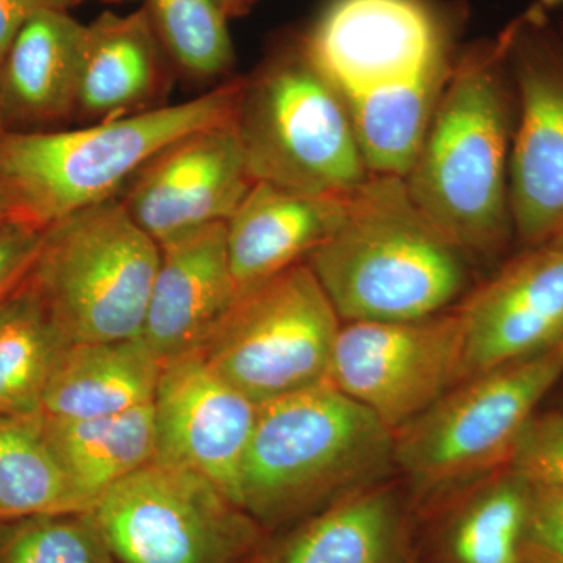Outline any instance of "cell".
I'll use <instances>...</instances> for the list:
<instances>
[{"label": "cell", "mask_w": 563, "mask_h": 563, "mask_svg": "<svg viewBox=\"0 0 563 563\" xmlns=\"http://www.w3.org/2000/svg\"><path fill=\"white\" fill-rule=\"evenodd\" d=\"M462 7L329 0L299 38L340 96L372 174L406 177L461 49Z\"/></svg>", "instance_id": "6da1fadb"}, {"label": "cell", "mask_w": 563, "mask_h": 563, "mask_svg": "<svg viewBox=\"0 0 563 563\" xmlns=\"http://www.w3.org/2000/svg\"><path fill=\"white\" fill-rule=\"evenodd\" d=\"M509 44L507 25L461 51L404 177L415 206L472 261L498 254L514 232Z\"/></svg>", "instance_id": "7a4b0ae2"}, {"label": "cell", "mask_w": 563, "mask_h": 563, "mask_svg": "<svg viewBox=\"0 0 563 563\" xmlns=\"http://www.w3.org/2000/svg\"><path fill=\"white\" fill-rule=\"evenodd\" d=\"M472 258L426 218L406 179L369 174L339 228L306 258L342 322L444 312L468 295Z\"/></svg>", "instance_id": "3957f363"}, {"label": "cell", "mask_w": 563, "mask_h": 563, "mask_svg": "<svg viewBox=\"0 0 563 563\" xmlns=\"http://www.w3.org/2000/svg\"><path fill=\"white\" fill-rule=\"evenodd\" d=\"M395 432L332 384L258 406L240 506L262 528L374 485L395 468Z\"/></svg>", "instance_id": "277c9868"}, {"label": "cell", "mask_w": 563, "mask_h": 563, "mask_svg": "<svg viewBox=\"0 0 563 563\" xmlns=\"http://www.w3.org/2000/svg\"><path fill=\"white\" fill-rule=\"evenodd\" d=\"M244 77L191 101L77 129L0 133V184L21 220L41 229L118 198L124 185L188 133L235 120Z\"/></svg>", "instance_id": "5b68a950"}, {"label": "cell", "mask_w": 563, "mask_h": 563, "mask_svg": "<svg viewBox=\"0 0 563 563\" xmlns=\"http://www.w3.org/2000/svg\"><path fill=\"white\" fill-rule=\"evenodd\" d=\"M236 128L255 181L346 195L372 174L346 107L299 36L244 77Z\"/></svg>", "instance_id": "8992f818"}, {"label": "cell", "mask_w": 563, "mask_h": 563, "mask_svg": "<svg viewBox=\"0 0 563 563\" xmlns=\"http://www.w3.org/2000/svg\"><path fill=\"white\" fill-rule=\"evenodd\" d=\"M161 247L120 199L44 229L29 282L73 343L139 339Z\"/></svg>", "instance_id": "52a82bcc"}, {"label": "cell", "mask_w": 563, "mask_h": 563, "mask_svg": "<svg viewBox=\"0 0 563 563\" xmlns=\"http://www.w3.org/2000/svg\"><path fill=\"white\" fill-rule=\"evenodd\" d=\"M563 376V342L466 377L395 431V463L421 490L474 483L509 465L537 407Z\"/></svg>", "instance_id": "ba28073f"}, {"label": "cell", "mask_w": 563, "mask_h": 563, "mask_svg": "<svg viewBox=\"0 0 563 563\" xmlns=\"http://www.w3.org/2000/svg\"><path fill=\"white\" fill-rule=\"evenodd\" d=\"M342 324L302 262L240 291L201 352L222 379L261 406L329 383Z\"/></svg>", "instance_id": "9c48e42d"}, {"label": "cell", "mask_w": 563, "mask_h": 563, "mask_svg": "<svg viewBox=\"0 0 563 563\" xmlns=\"http://www.w3.org/2000/svg\"><path fill=\"white\" fill-rule=\"evenodd\" d=\"M118 563H251L263 528L201 474L152 461L95 509Z\"/></svg>", "instance_id": "30bf717a"}, {"label": "cell", "mask_w": 563, "mask_h": 563, "mask_svg": "<svg viewBox=\"0 0 563 563\" xmlns=\"http://www.w3.org/2000/svg\"><path fill=\"white\" fill-rule=\"evenodd\" d=\"M466 377L465 322L457 303L417 320L343 322L329 384L395 432Z\"/></svg>", "instance_id": "8fae6325"}, {"label": "cell", "mask_w": 563, "mask_h": 563, "mask_svg": "<svg viewBox=\"0 0 563 563\" xmlns=\"http://www.w3.org/2000/svg\"><path fill=\"white\" fill-rule=\"evenodd\" d=\"M518 120L509 163L512 229L526 246L563 235V52L532 7L510 22Z\"/></svg>", "instance_id": "7c38bea8"}, {"label": "cell", "mask_w": 563, "mask_h": 563, "mask_svg": "<svg viewBox=\"0 0 563 563\" xmlns=\"http://www.w3.org/2000/svg\"><path fill=\"white\" fill-rule=\"evenodd\" d=\"M254 184L235 118L174 141L118 199L141 231L162 244L228 221Z\"/></svg>", "instance_id": "4fadbf2b"}, {"label": "cell", "mask_w": 563, "mask_h": 563, "mask_svg": "<svg viewBox=\"0 0 563 563\" xmlns=\"http://www.w3.org/2000/svg\"><path fill=\"white\" fill-rule=\"evenodd\" d=\"M152 404L154 461L201 474L240 506L258 404L222 379L201 351L162 366Z\"/></svg>", "instance_id": "5bb4252c"}, {"label": "cell", "mask_w": 563, "mask_h": 563, "mask_svg": "<svg viewBox=\"0 0 563 563\" xmlns=\"http://www.w3.org/2000/svg\"><path fill=\"white\" fill-rule=\"evenodd\" d=\"M468 377L563 342V235L507 263L459 302Z\"/></svg>", "instance_id": "9a60e30c"}, {"label": "cell", "mask_w": 563, "mask_h": 563, "mask_svg": "<svg viewBox=\"0 0 563 563\" xmlns=\"http://www.w3.org/2000/svg\"><path fill=\"white\" fill-rule=\"evenodd\" d=\"M161 261L141 339L157 361L202 351L239 296L229 262L225 222L158 244Z\"/></svg>", "instance_id": "2e32d148"}, {"label": "cell", "mask_w": 563, "mask_h": 563, "mask_svg": "<svg viewBox=\"0 0 563 563\" xmlns=\"http://www.w3.org/2000/svg\"><path fill=\"white\" fill-rule=\"evenodd\" d=\"M350 192L309 195L255 181L225 221L229 262L239 292L306 262L339 228Z\"/></svg>", "instance_id": "e0dca14e"}, {"label": "cell", "mask_w": 563, "mask_h": 563, "mask_svg": "<svg viewBox=\"0 0 563 563\" xmlns=\"http://www.w3.org/2000/svg\"><path fill=\"white\" fill-rule=\"evenodd\" d=\"M168 62L144 7L106 11L85 27L76 118L96 124L166 106Z\"/></svg>", "instance_id": "ac0fdd59"}, {"label": "cell", "mask_w": 563, "mask_h": 563, "mask_svg": "<svg viewBox=\"0 0 563 563\" xmlns=\"http://www.w3.org/2000/svg\"><path fill=\"white\" fill-rule=\"evenodd\" d=\"M85 27L68 10L32 18L0 66V113L5 131H54L77 117Z\"/></svg>", "instance_id": "d6986e66"}, {"label": "cell", "mask_w": 563, "mask_h": 563, "mask_svg": "<svg viewBox=\"0 0 563 563\" xmlns=\"http://www.w3.org/2000/svg\"><path fill=\"white\" fill-rule=\"evenodd\" d=\"M162 363L143 339L73 343L44 393L41 413L62 420L109 417L154 402Z\"/></svg>", "instance_id": "ffe728a7"}, {"label": "cell", "mask_w": 563, "mask_h": 563, "mask_svg": "<svg viewBox=\"0 0 563 563\" xmlns=\"http://www.w3.org/2000/svg\"><path fill=\"white\" fill-rule=\"evenodd\" d=\"M44 432L87 509L155 457L154 404L109 417L62 420L43 415Z\"/></svg>", "instance_id": "44dd1931"}, {"label": "cell", "mask_w": 563, "mask_h": 563, "mask_svg": "<svg viewBox=\"0 0 563 563\" xmlns=\"http://www.w3.org/2000/svg\"><path fill=\"white\" fill-rule=\"evenodd\" d=\"M398 542V503L379 484L322 509L265 563H395Z\"/></svg>", "instance_id": "7402d4cb"}, {"label": "cell", "mask_w": 563, "mask_h": 563, "mask_svg": "<svg viewBox=\"0 0 563 563\" xmlns=\"http://www.w3.org/2000/svg\"><path fill=\"white\" fill-rule=\"evenodd\" d=\"M70 344L27 277L0 303V417L41 413L47 384Z\"/></svg>", "instance_id": "603a6c76"}, {"label": "cell", "mask_w": 563, "mask_h": 563, "mask_svg": "<svg viewBox=\"0 0 563 563\" xmlns=\"http://www.w3.org/2000/svg\"><path fill=\"white\" fill-rule=\"evenodd\" d=\"M472 484L448 533L451 562L525 563L529 481L506 465Z\"/></svg>", "instance_id": "cb8c5ba5"}, {"label": "cell", "mask_w": 563, "mask_h": 563, "mask_svg": "<svg viewBox=\"0 0 563 563\" xmlns=\"http://www.w3.org/2000/svg\"><path fill=\"white\" fill-rule=\"evenodd\" d=\"M90 510L63 472L44 432L43 413L0 417V520Z\"/></svg>", "instance_id": "d4e9b609"}, {"label": "cell", "mask_w": 563, "mask_h": 563, "mask_svg": "<svg viewBox=\"0 0 563 563\" xmlns=\"http://www.w3.org/2000/svg\"><path fill=\"white\" fill-rule=\"evenodd\" d=\"M143 7L169 60L185 74L209 80L232 69L235 51L217 0H146Z\"/></svg>", "instance_id": "484cf974"}, {"label": "cell", "mask_w": 563, "mask_h": 563, "mask_svg": "<svg viewBox=\"0 0 563 563\" xmlns=\"http://www.w3.org/2000/svg\"><path fill=\"white\" fill-rule=\"evenodd\" d=\"M0 563H118L92 510L0 520Z\"/></svg>", "instance_id": "4316f807"}, {"label": "cell", "mask_w": 563, "mask_h": 563, "mask_svg": "<svg viewBox=\"0 0 563 563\" xmlns=\"http://www.w3.org/2000/svg\"><path fill=\"white\" fill-rule=\"evenodd\" d=\"M509 465L531 483L563 492V413L533 415Z\"/></svg>", "instance_id": "83f0119b"}, {"label": "cell", "mask_w": 563, "mask_h": 563, "mask_svg": "<svg viewBox=\"0 0 563 563\" xmlns=\"http://www.w3.org/2000/svg\"><path fill=\"white\" fill-rule=\"evenodd\" d=\"M525 563H563V492L529 481Z\"/></svg>", "instance_id": "f1b7e54d"}, {"label": "cell", "mask_w": 563, "mask_h": 563, "mask_svg": "<svg viewBox=\"0 0 563 563\" xmlns=\"http://www.w3.org/2000/svg\"><path fill=\"white\" fill-rule=\"evenodd\" d=\"M43 233L44 229L24 220L0 222V303L31 276Z\"/></svg>", "instance_id": "f546056e"}, {"label": "cell", "mask_w": 563, "mask_h": 563, "mask_svg": "<svg viewBox=\"0 0 563 563\" xmlns=\"http://www.w3.org/2000/svg\"><path fill=\"white\" fill-rule=\"evenodd\" d=\"M69 10L60 0H0V66L21 29L43 10Z\"/></svg>", "instance_id": "4dcf8cb0"}, {"label": "cell", "mask_w": 563, "mask_h": 563, "mask_svg": "<svg viewBox=\"0 0 563 563\" xmlns=\"http://www.w3.org/2000/svg\"><path fill=\"white\" fill-rule=\"evenodd\" d=\"M255 2L257 0H217L218 5H220L222 13L228 16V20L243 16V14H246L252 9Z\"/></svg>", "instance_id": "1f68e13d"}, {"label": "cell", "mask_w": 563, "mask_h": 563, "mask_svg": "<svg viewBox=\"0 0 563 563\" xmlns=\"http://www.w3.org/2000/svg\"><path fill=\"white\" fill-rule=\"evenodd\" d=\"M21 220L10 192L0 184V222Z\"/></svg>", "instance_id": "d6a6232c"}, {"label": "cell", "mask_w": 563, "mask_h": 563, "mask_svg": "<svg viewBox=\"0 0 563 563\" xmlns=\"http://www.w3.org/2000/svg\"><path fill=\"white\" fill-rule=\"evenodd\" d=\"M563 3V0H539V3L537 5L540 7V9H543L544 11L554 9V7L561 5Z\"/></svg>", "instance_id": "836d02e7"}, {"label": "cell", "mask_w": 563, "mask_h": 563, "mask_svg": "<svg viewBox=\"0 0 563 563\" xmlns=\"http://www.w3.org/2000/svg\"><path fill=\"white\" fill-rule=\"evenodd\" d=\"M60 2L66 7V9H70V7L77 5V3L84 2V0H60ZM103 2L122 3L131 2V0H103Z\"/></svg>", "instance_id": "e575fe53"}, {"label": "cell", "mask_w": 563, "mask_h": 563, "mask_svg": "<svg viewBox=\"0 0 563 563\" xmlns=\"http://www.w3.org/2000/svg\"><path fill=\"white\" fill-rule=\"evenodd\" d=\"M5 132V124H3L2 113H0V133Z\"/></svg>", "instance_id": "d590c367"}, {"label": "cell", "mask_w": 563, "mask_h": 563, "mask_svg": "<svg viewBox=\"0 0 563 563\" xmlns=\"http://www.w3.org/2000/svg\"><path fill=\"white\" fill-rule=\"evenodd\" d=\"M251 563H258V562H255V561H254V562H251Z\"/></svg>", "instance_id": "8d00e7d4"}, {"label": "cell", "mask_w": 563, "mask_h": 563, "mask_svg": "<svg viewBox=\"0 0 563 563\" xmlns=\"http://www.w3.org/2000/svg\"><path fill=\"white\" fill-rule=\"evenodd\" d=\"M257 2H258V0H257Z\"/></svg>", "instance_id": "74e56055"}, {"label": "cell", "mask_w": 563, "mask_h": 563, "mask_svg": "<svg viewBox=\"0 0 563 563\" xmlns=\"http://www.w3.org/2000/svg\"><path fill=\"white\" fill-rule=\"evenodd\" d=\"M413 563V562H412Z\"/></svg>", "instance_id": "f35d334b"}]
</instances>
